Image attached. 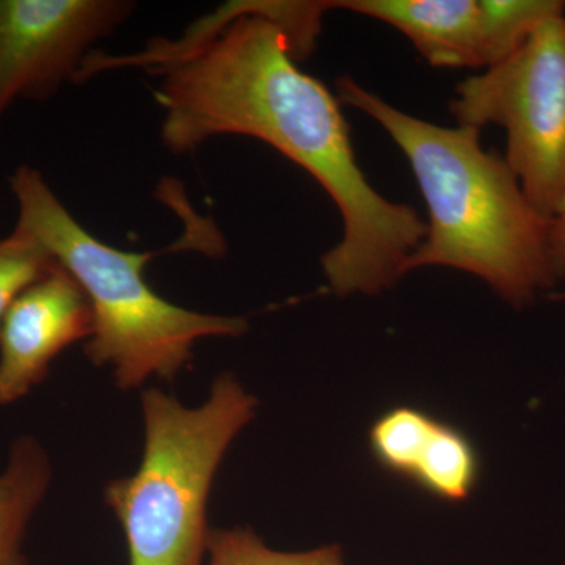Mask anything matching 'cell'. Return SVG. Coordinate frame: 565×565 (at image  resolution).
I'll return each instance as SVG.
<instances>
[{"mask_svg":"<svg viewBox=\"0 0 565 565\" xmlns=\"http://www.w3.org/2000/svg\"><path fill=\"white\" fill-rule=\"evenodd\" d=\"M134 9L126 0H0V120L20 99L46 102L76 82L92 44Z\"/></svg>","mask_w":565,"mask_h":565,"instance_id":"obj_6","label":"cell"},{"mask_svg":"<svg viewBox=\"0 0 565 565\" xmlns=\"http://www.w3.org/2000/svg\"><path fill=\"white\" fill-rule=\"evenodd\" d=\"M337 9L404 33L435 68L489 70L511 57L559 0H340Z\"/></svg>","mask_w":565,"mask_h":565,"instance_id":"obj_7","label":"cell"},{"mask_svg":"<svg viewBox=\"0 0 565 565\" xmlns=\"http://www.w3.org/2000/svg\"><path fill=\"white\" fill-rule=\"evenodd\" d=\"M256 407L258 399L232 373L218 375L195 408L158 388L141 394L139 470L104 492L125 533L129 565H203L212 482Z\"/></svg>","mask_w":565,"mask_h":565,"instance_id":"obj_4","label":"cell"},{"mask_svg":"<svg viewBox=\"0 0 565 565\" xmlns=\"http://www.w3.org/2000/svg\"><path fill=\"white\" fill-rule=\"evenodd\" d=\"M337 90L340 103L363 111L392 137L422 189L429 222L405 275L434 266L462 270L519 310L556 286L553 221L527 202L505 159L484 150L481 131L405 114L349 76L338 79Z\"/></svg>","mask_w":565,"mask_h":565,"instance_id":"obj_2","label":"cell"},{"mask_svg":"<svg viewBox=\"0 0 565 565\" xmlns=\"http://www.w3.org/2000/svg\"><path fill=\"white\" fill-rule=\"evenodd\" d=\"M206 565H345L338 545L308 552H278L248 527L210 531Z\"/></svg>","mask_w":565,"mask_h":565,"instance_id":"obj_11","label":"cell"},{"mask_svg":"<svg viewBox=\"0 0 565 565\" xmlns=\"http://www.w3.org/2000/svg\"><path fill=\"white\" fill-rule=\"evenodd\" d=\"M310 2L237 0L193 22L185 44L196 47L161 77L154 98L163 109L161 137L184 154L217 136H247L307 170L332 196L343 237L322 256L337 296H377L404 277L426 236L411 204L381 195L356 162L341 103L303 73L286 33L302 31Z\"/></svg>","mask_w":565,"mask_h":565,"instance_id":"obj_1","label":"cell"},{"mask_svg":"<svg viewBox=\"0 0 565 565\" xmlns=\"http://www.w3.org/2000/svg\"><path fill=\"white\" fill-rule=\"evenodd\" d=\"M550 248H552V258L557 277L563 280L565 277V212L552 222Z\"/></svg>","mask_w":565,"mask_h":565,"instance_id":"obj_13","label":"cell"},{"mask_svg":"<svg viewBox=\"0 0 565 565\" xmlns=\"http://www.w3.org/2000/svg\"><path fill=\"white\" fill-rule=\"evenodd\" d=\"M51 479V459L43 445L32 435L18 437L0 473V565H29L25 534Z\"/></svg>","mask_w":565,"mask_h":565,"instance_id":"obj_10","label":"cell"},{"mask_svg":"<svg viewBox=\"0 0 565 565\" xmlns=\"http://www.w3.org/2000/svg\"><path fill=\"white\" fill-rule=\"evenodd\" d=\"M57 266L51 253L20 226L0 239V322L22 291Z\"/></svg>","mask_w":565,"mask_h":565,"instance_id":"obj_12","label":"cell"},{"mask_svg":"<svg viewBox=\"0 0 565 565\" xmlns=\"http://www.w3.org/2000/svg\"><path fill=\"white\" fill-rule=\"evenodd\" d=\"M92 333L88 297L63 267L29 286L0 322V405L28 396L66 348Z\"/></svg>","mask_w":565,"mask_h":565,"instance_id":"obj_8","label":"cell"},{"mask_svg":"<svg viewBox=\"0 0 565 565\" xmlns=\"http://www.w3.org/2000/svg\"><path fill=\"white\" fill-rule=\"evenodd\" d=\"M9 182L20 211L17 226L35 237L88 297L93 333L85 355L95 366H110L118 388H139L151 377L172 382L192 362L196 341L247 332L244 318L185 310L154 292L145 280L154 255L96 239L39 170L18 167Z\"/></svg>","mask_w":565,"mask_h":565,"instance_id":"obj_3","label":"cell"},{"mask_svg":"<svg viewBox=\"0 0 565 565\" xmlns=\"http://www.w3.org/2000/svg\"><path fill=\"white\" fill-rule=\"evenodd\" d=\"M457 126L508 134L505 162L548 221L565 212V11L539 25L505 61L456 87Z\"/></svg>","mask_w":565,"mask_h":565,"instance_id":"obj_5","label":"cell"},{"mask_svg":"<svg viewBox=\"0 0 565 565\" xmlns=\"http://www.w3.org/2000/svg\"><path fill=\"white\" fill-rule=\"evenodd\" d=\"M370 445L385 470L438 500L459 503L478 484L479 456L470 438L419 408L386 412L371 427Z\"/></svg>","mask_w":565,"mask_h":565,"instance_id":"obj_9","label":"cell"}]
</instances>
